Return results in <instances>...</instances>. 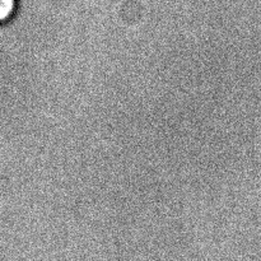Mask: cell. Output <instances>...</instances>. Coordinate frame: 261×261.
<instances>
[{
  "label": "cell",
  "mask_w": 261,
  "mask_h": 261,
  "mask_svg": "<svg viewBox=\"0 0 261 261\" xmlns=\"http://www.w3.org/2000/svg\"><path fill=\"white\" fill-rule=\"evenodd\" d=\"M19 0H0V27L12 22L18 14Z\"/></svg>",
  "instance_id": "6da1fadb"
}]
</instances>
